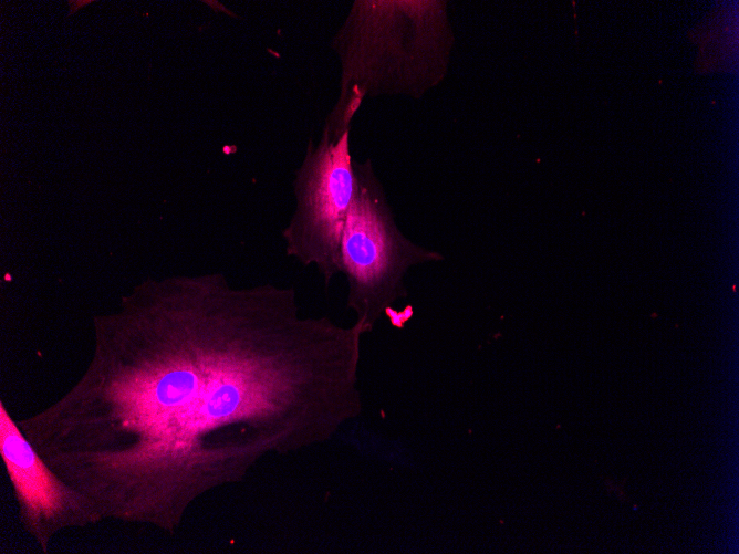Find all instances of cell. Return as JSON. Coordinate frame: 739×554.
<instances>
[{"instance_id":"cell-2","label":"cell","mask_w":739,"mask_h":554,"mask_svg":"<svg viewBox=\"0 0 739 554\" xmlns=\"http://www.w3.org/2000/svg\"><path fill=\"white\" fill-rule=\"evenodd\" d=\"M446 1H355L333 39L341 94L323 129H350L365 96L418 97L445 77L454 42Z\"/></svg>"},{"instance_id":"cell-6","label":"cell","mask_w":739,"mask_h":554,"mask_svg":"<svg viewBox=\"0 0 739 554\" xmlns=\"http://www.w3.org/2000/svg\"><path fill=\"white\" fill-rule=\"evenodd\" d=\"M90 1H70V14L76 11V9H80L83 6H86Z\"/></svg>"},{"instance_id":"cell-5","label":"cell","mask_w":739,"mask_h":554,"mask_svg":"<svg viewBox=\"0 0 739 554\" xmlns=\"http://www.w3.org/2000/svg\"><path fill=\"white\" fill-rule=\"evenodd\" d=\"M0 453L19 520L43 553L67 529L102 522L90 500L66 483L39 454L3 403L0 410Z\"/></svg>"},{"instance_id":"cell-1","label":"cell","mask_w":739,"mask_h":554,"mask_svg":"<svg viewBox=\"0 0 739 554\" xmlns=\"http://www.w3.org/2000/svg\"><path fill=\"white\" fill-rule=\"evenodd\" d=\"M93 333L80 379L17 424L103 521L174 534L207 493L327 441L362 410L365 328L304 315L293 288L149 279Z\"/></svg>"},{"instance_id":"cell-3","label":"cell","mask_w":739,"mask_h":554,"mask_svg":"<svg viewBox=\"0 0 739 554\" xmlns=\"http://www.w3.org/2000/svg\"><path fill=\"white\" fill-rule=\"evenodd\" d=\"M355 191L340 244V273L347 281V306L371 332L391 306L407 296L412 266L444 257L399 230L371 159L353 160Z\"/></svg>"},{"instance_id":"cell-4","label":"cell","mask_w":739,"mask_h":554,"mask_svg":"<svg viewBox=\"0 0 739 554\" xmlns=\"http://www.w3.org/2000/svg\"><path fill=\"white\" fill-rule=\"evenodd\" d=\"M350 129L340 136L323 130L310 143L295 171L294 212L282 230L288 257L314 266L325 285L340 273V244L355 191Z\"/></svg>"}]
</instances>
